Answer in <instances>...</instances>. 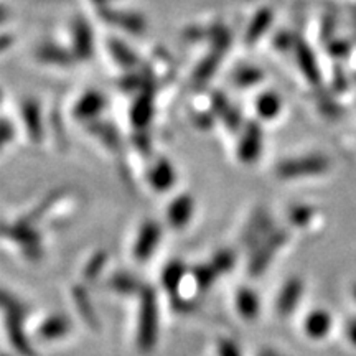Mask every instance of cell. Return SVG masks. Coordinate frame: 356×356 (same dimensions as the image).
I'll return each instance as SVG.
<instances>
[{
  "label": "cell",
  "instance_id": "cell-1",
  "mask_svg": "<svg viewBox=\"0 0 356 356\" xmlns=\"http://www.w3.org/2000/svg\"><path fill=\"white\" fill-rule=\"evenodd\" d=\"M157 300H155V292L150 287H144L140 291V310H139V333H137V341L144 351L154 348L157 341Z\"/></svg>",
  "mask_w": 356,
  "mask_h": 356
},
{
  "label": "cell",
  "instance_id": "cell-2",
  "mask_svg": "<svg viewBox=\"0 0 356 356\" xmlns=\"http://www.w3.org/2000/svg\"><path fill=\"white\" fill-rule=\"evenodd\" d=\"M0 238H6L20 246L29 259L37 261L42 257V238L33 225H26L24 221H17L15 225L0 222Z\"/></svg>",
  "mask_w": 356,
  "mask_h": 356
},
{
  "label": "cell",
  "instance_id": "cell-3",
  "mask_svg": "<svg viewBox=\"0 0 356 356\" xmlns=\"http://www.w3.org/2000/svg\"><path fill=\"white\" fill-rule=\"evenodd\" d=\"M330 167L327 157L323 155H309L304 159H291L280 162L275 173L280 178H302V177H312L325 173Z\"/></svg>",
  "mask_w": 356,
  "mask_h": 356
},
{
  "label": "cell",
  "instance_id": "cell-4",
  "mask_svg": "<svg viewBox=\"0 0 356 356\" xmlns=\"http://www.w3.org/2000/svg\"><path fill=\"white\" fill-rule=\"evenodd\" d=\"M287 241V233L284 229H274L273 234H269L262 241L259 246L256 248L254 254H252L251 261H249V273L252 275H261L270 264L275 252L284 246Z\"/></svg>",
  "mask_w": 356,
  "mask_h": 356
},
{
  "label": "cell",
  "instance_id": "cell-5",
  "mask_svg": "<svg viewBox=\"0 0 356 356\" xmlns=\"http://www.w3.org/2000/svg\"><path fill=\"white\" fill-rule=\"evenodd\" d=\"M262 150V131L256 122H249L244 129L241 142H239V159L246 163H252L259 159Z\"/></svg>",
  "mask_w": 356,
  "mask_h": 356
},
{
  "label": "cell",
  "instance_id": "cell-6",
  "mask_svg": "<svg viewBox=\"0 0 356 356\" xmlns=\"http://www.w3.org/2000/svg\"><path fill=\"white\" fill-rule=\"evenodd\" d=\"M160 234H162V229L155 221H147L142 225L136 248H134V256L137 261H145L154 254L160 241Z\"/></svg>",
  "mask_w": 356,
  "mask_h": 356
},
{
  "label": "cell",
  "instance_id": "cell-7",
  "mask_svg": "<svg viewBox=\"0 0 356 356\" xmlns=\"http://www.w3.org/2000/svg\"><path fill=\"white\" fill-rule=\"evenodd\" d=\"M273 220L266 211L257 210L244 231V244L249 248H257L269 234H273Z\"/></svg>",
  "mask_w": 356,
  "mask_h": 356
},
{
  "label": "cell",
  "instance_id": "cell-8",
  "mask_svg": "<svg viewBox=\"0 0 356 356\" xmlns=\"http://www.w3.org/2000/svg\"><path fill=\"white\" fill-rule=\"evenodd\" d=\"M101 17L109 24L121 26L129 33H142L145 30V20L139 13L113 10V8H101Z\"/></svg>",
  "mask_w": 356,
  "mask_h": 356
},
{
  "label": "cell",
  "instance_id": "cell-9",
  "mask_svg": "<svg viewBox=\"0 0 356 356\" xmlns=\"http://www.w3.org/2000/svg\"><path fill=\"white\" fill-rule=\"evenodd\" d=\"M302 292H304V282L299 277L289 279L286 284H284L282 291H280L277 297V304H275V309H277L279 315L282 317H287L291 315L296 307L299 305V300L302 297Z\"/></svg>",
  "mask_w": 356,
  "mask_h": 356
},
{
  "label": "cell",
  "instance_id": "cell-10",
  "mask_svg": "<svg viewBox=\"0 0 356 356\" xmlns=\"http://www.w3.org/2000/svg\"><path fill=\"white\" fill-rule=\"evenodd\" d=\"M154 115V86L145 88L131 108V121L136 127H147Z\"/></svg>",
  "mask_w": 356,
  "mask_h": 356
},
{
  "label": "cell",
  "instance_id": "cell-11",
  "mask_svg": "<svg viewBox=\"0 0 356 356\" xmlns=\"http://www.w3.org/2000/svg\"><path fill=\"white\" fill-rule=\"evenodd\" d=\"M73 47L74 56L79 60H88L91 58L92 50H95V42H92L91 26L86 20L76 19L73 25Z\"/></svg>",
  "mask_w": 356,
  "mask_h": 356
},
{
  "label": "cell",
  "instance_id": "cell-12",
  "mask_svg": "<svg viewBox=\"0 0 356 356\" xmlns=\"http://www.w3.org/2000/svg\"><path fill=\"white\" fill-rule=\"evenodd\" d=\"M22 121L25 124L26 132H29L30 139L38 142L43 137V121H42V109L40 104L33 99H26L22 104Z\"/></svg>",
  "mask_w": 356,
  "mask_h": 356
},
{
  "label": "cell",
  "instance_id": "cell-13",
  "mask_svg": "<svg viewBox=\"0 0 356 356\" xmlns=\"http://www.w3.org/2000/svg\"><path fill=\"white\" fill-rule=\"evenodd\" d=\"M147 177H149V181L150 185H152V188L157 191L170 190L177 180L175 168H173L172 163L165 159L157 160V162L150 167L149 175Z\"/></svg>",
  "mask_w": 356,
  "mask_h": 356
},
{
  "label": "cell",
  "instance_id": "cell-14",
  "mask_svg": "<svg viewBox=\"0 0 356 356\" xmlns=\"http://www.w3.org/2000/svg\"><path fill=\"white\" fill-rule=\"evenodd\" d=\"M193 208L195 203L190 195H180V197H177L170 203L167 211V220L170 222V226L178 229L186 226V222L190 221L191 215H193Z\"/></svg>",
  "mask_w": 356,
  "mask_h": 356
},
{
  "label": "cell",
  "instance_id": "cell-15",
  "mask_svg": "<svg viewBox=\"0 0 356 356\" xmlns=\"http://www.w3.org/2000/svg\"><path fill=\"white\" fill-rule=\"evenodd\" d=\"M293 50H296L297 63H299L302 73L305 74L310 83L317 84L320 81V71L314 53H312L310 48L307 47V43L302 42L300 38H297L296 42H293Z\"/></svg>",
  "mask_w": 356,
  "mask_h": 356
},
{
  "label": "cell",
  "instance_id": "cell-16",
  "mask_svg": "<svg viewBox=\"0 0 356 356\" xmlns=\"http://www.w3.org/2000/svg\"><path fill=\"white\" fill-rule=\"evenodd\" d=\"M104 97L97 91H89L78 101L74 115L79 121H96L97 114L104 109Z\"/></svg>",
  "mask_w": 356,
  "mask_h": 356
},
{
  "label": "cell",
  "instance_id": "cell-17",
  "mask_svg": "<svg viewBox=\"0 0 356 356\" xmlns=\"http://www.w3.org/2000/svg\"><path fill=\"white\" fill-rule=\"evenodd\" d=\"M37 56L43 63L58 65V66H70L74 61V53L66 51L65 48L58 47L53 43H44L38 48Z\"/></svg>",
  "mask_w": 356,
  "mask_h": 356
},
{
  "label": "cell",
  "instance_id": "cell-18",
  "mask_svg": "<svg viewBox=\"0 0 356 356\" xmlns=\"http://www.w3.org/2000/svg\"><path fill=\"white\" fill-rule=\"evenodd\" d=\"M332 330V315L325 310H314L305 320V332L312 338H323Z\"/></svg>",
  "mask_w": 356,
  "mask_h": 356
},
{
  "label": "cell",
  "instance_id": "cell-19",
  "mask_svg": "<svg viewBox=\"0 0 356 356\" xmlns=\"http://www.w3.org/2000/svg\"><path fill=\"white\" fill-rule=\"evenodd\" d=\"M73 299L74 304H76V309L84 322H86L89 327H99V318H97V314L95 307L91 304V299H89V293L84 287H74L73 289Z\"/></svg>",
  "mask_w": 356,
  "mask_h": 356
},
{
  "label": "cell",
  "instance_id": "cell-20",
  "mask_svg": "<svg viewBox=\"0 0 356 356\" xmlns=\"http://www.w3.org/2000/svg\"><path fill=\"white\" fill-rule=\"evenodd\" d=\"M213 111H215L216 115H220L222 121L226 122V126L233 129V131L241 126V114H239V111H236L233 106H231V102L226 99L225 96H213Z\"/></svg>",
  "mask_w": 356,
  "mask_h": 356
},
{
  "label": "cell",
  "instance_id": "cell-21",
  "mask_svg": "<svg viewBox=\"0 0 356 356\" xmlns=\"http://www.w3.org/2000/svg\"><path fill=\"white\" fill-rule=\"evenodd\" d=\"M71 330V322L63 315H55V317H50L44 320L42 327H40L38 335L43 338V340H56V338L65 337L66 333Z\"/></svg>",
  "mask_w": 356,
  "mask_h": 356
},
{
  "label": "cell",
  "instance_id": "cell-22",
  "mask_svg": "<svg viewBox=\"0 0 356 356\" xmlns=\"http://www.w3.org/2000/svg\"><path fill=\"white\" fill-rule=\"evenodd\" d=\"M270 24H273V12L269 8H262V10L256 13L251 24H249V29L246 32V42L256 43L269 30Z\"/></svg>",
  "mask_w": 356,
  "mask_h": 356
},
{
  "label": "cell",
  "instance_id": "cell-23",
  "mask_svg": "<svg viewBox=\"0 0 356 356\" xmlns=\"http://www.w3.org/2000/svg\"><path fill=\"white\" fill-rule=\"evenodd\" d=\"M236 305L244 318L252 320L259 314V299L251 289H241L236 296Z\"/></svg>",
  "mask_w": 356,
  "mask_h": 356
},
{
  "label": "cell",
  "instance_id": "cell-24",
  "mask_svg": "<svg viewBox=\"0 0 356 356\" xmlns=\"http://www.w3.org/2000/svg\"><path fill=\"white\" fill-rule=\"evenodd\" d=\"M256 109L257 114H259L262 119L270 121V119H274L275 115L280 113V109H282V101H280L279 95H275L273 91L264 92V95L257 97Z\"/></svg>",
  "mask_w": 356,
  "mask_h": 356
},
{
  "label": "cell",
  "instance_id": "cell-25",
  "mask_svg": "<svg viewBox=\"0 0 356 356\" xmlns=\"http://www.w3.org/2000/svg\"><path fill=\"white\" fill-rule=\"evenodd\" d=\"M221 58H222V53L213 50L210 55H208L202 61V63H200L197 71L193 73V83L198 84V86H203V84L216 73Z\"/></svg>",
  "mask_w": 356,
  "mask_h": 356
},
{
  "label": "cell",
  "instance_id": "cell-26",
  "mask_svg": "<svg viewBox=\"0 0 356 356\" xmlns=\"http://www.w3.org/2000/svg\"><path fill=\"white\" fill-rule=\"evenodd\" d=\"M184 277H185V266L181 264L180 261H173L165 267V269H163V274H162L163 287H165L172 296H177Z\"/></svg>",
  "mask_w": 356,
  "mask_h": 356
},
{
  "label": "cell",
  "instance_id": "cell-27",
  "mask_svg": "<svg viewBox=\"0 0 356 356\" xmlns=\"http://www.w3.org/2000/svg\"><path fill=\"white\" fill-rule=\"evenodd\" d=\"M89 131L95 134L96 137H99V139L104 142L106 145L111 147V149H118L119 144H121V139H119L118 131H115V129L108 122L92 121Z\"/></svg>",
  "mask_w": 356,
  "mask_h": 356
},
{
  "label": "cell",
  "instance_id": "cell-28",
  "mask_svg": "<svg viewBox=\"0 0 356 356\" xmlns=\"http://www.w3.org/2000/svg\"><path fill=\"white\" fill-rule=\"evenodd\" d=\"M109 48H111V53H113L114 60L118 61V63H121L122 66H126V68H134V66L137 65V61H139L137 60L136 53H134L126 43L119 42V40H113V42L109 43Z\"/></svg>",
  "mask_w": 356,
  "mask_h": 356
},
{
  "label": "cell",
  "instance_id": "cell-29",
  "mask_svg": "<svg viewBox=\"0 0 356 356\" xmlns=\"http://www.w3.org/2000/svg\"><path fill=\"white\" fill-rule=\"evenodd\" d=\"M109 284L119 293H137L144 289L139 280L129 274H115Z\"/></svg>",
  "mask_w": 356,
  "mask_h": 356
},
{
  "label": "cell",
  "instance_id": "cell-30",
  "mask_svg": "<svg viewBox=\"0 0 356 356\" xmlns=\"http://www.w3.org/2000/svg\"><path fill=\"white\" fill-rule=\"evenodd\" d=\"M262 76H264V73L259 68H256V66H244V68H239L233 74V79L238 86L248 88L261 83Z\"/></svg>",
  "mask_w": 356,
  "mask_h": 356
},
{
  "label": "cell",
  "instance_id": "cell-31",
  "mask_svg": "<svg viewBox=\"0 0 356 356\" xmlns=\"http://www.w3.org/2000/svg\"><path fill=\"white\" fill-rule=\"evenodd\" d=\"M218 275L220 274H218V270L211 266V262L210 264H202L193 269V277H195V280H197L198 287L202 289V291L210 289L213 284H215Z\"/></svg>",
  "mask_w": 356,
  "mask_h": 356
},
{
  "label": "cell",
  "instance_id": "cell-32",
  "mask_svg": "<svg viewBox=\"0 0 356 356\" xmlns=\"http://www.w3.org/2000/svg\"><path fill=\"white\" fill-rule=\"evenodd\" d=\"M61 193H63V191H61V190L53 191V193L48 195L47 200H44V202H43L42 204H40V207H37L32 213H29V215L22 218L20 221L26 222V225H35V222H37V221L40 220V218H42V216L44 215V213H47L48 210H50V208L53 207V204H55V203L58 202V200H60Z\"/></svg>",
  "mask_w": 356,
  "mask_h": 356
},
{
  "label": "cell",
  "instance_id": "cell-33",
  "mask_svg": "<svg viewBox=\"0 0 356 356\" xmlns=\"http://www.w3.org/2000/svg\"><path fill=\"white\" fill-rule=\"evenodd\" d=\"M314 216V208L307 207V204H296L289 211V220L296 226H307Z\"/></svg>",
  "mask_w": 356,
  "mask_h": 356
},
{
  "label": "cell",
  "instance_id": "cell-34",
  "mask_svg": "<svg viewBox=\"0 0 356 356\" xmlns=\"http://www.w3.org/2000/svg\"><path fill=\"white\" fill-rule=\"evenodd\" d=\"M106 262H108V254H106L104 251L96 252V254L92 256V259L88 262L86 269H84V277L88 280H95L97 275L101 274V270L104 269Z\"/></svg>",
  "mask_w": 356,
  "mask_h": 356
},
{
  "label": "cell",
  "instance_id": "cell-35",
  "mask_svg": "<svg viewBox=\"0 0 356 356\" xmlns=\"http://www.w3.org/2000/svg\"><path fill=\"white\" fill-rule=\"evenodd\" d=\"M234 261H236V257H234L233 252H231L229 249H222V251L216 252V254L213 256L211 266L218 270V274L228 273V270L233 269Z\"/></svg>",
  "mask_w": 356,
  "mask_h": 356
},
{
  "label": "cell",
  "instance_id": "cell-36",
  "mask_svg": "<svg viewBox=\"0 0 356 356\" xmlns=\"http://www.w3.org/2000/svg\"><path fill=\"white\" fill-rule=\"evenodd\" d=\"M0 310H3L6 314H10V312H19V310H25V309H24V305H22L20 302L15 299V297L0 289Z\"/></svg>",
  "mask_w": 356,
  "mask_h": 356
},
{
  "label": "cell",
  "instance_id": "cell-37",
  "mask_svg": "<svg viewBox=\"0 0 356 356\" xmlns=\"http://www.w3.org/2000/svg\"><path fill=\"white\" fill-rule=\"evenodd\" d=\"M13 136H15L13 124L8 119H0V152L13 139Z\"/></svg>",
  "mask_w": 356,
  "mask_h": 356
},
{
  "label": "cell",
  "instance_id": "cell-38",
  "mask_svg": "<svg viewBox=\"0 0 356 356\" xmlns=\"http://www.w3.org/2000/svg\"><path fill=\"white\" fill-rule=\"evenodd\" d=\"M220 356H241L238 345L231 340H221L220 341Z\"/></svg>",
  "mask_w": 356,
  "mask_h": 356
},
{
  "label": "cell",
  "instance_id": "cell-39",
  "mask_svg": "<svg viewBox=\"0 0 356 356\" xmlns=\"http://www.w3.org/2000/svg\"><path fill=\"white\" fill-rule=\"evenodd\" d=\"M328 50L333 56H346L350 51V44L346 42H341V40H337V42H332Z\"/></svg>",
  "mask_w": 356,
  "mask_h": 356
},
{
  "label": "cell",
  "instance_id": "cell-40",
  "mask_svg": "<svg viewBox=\"0 0 356 356\" xmlns=\"http://www.w3.org/2000/svg\"><path fill=\"white\" fill-rule=\"evenodd\" d=\"M172 305H173V309H175L177 312H180V314H185V312H191L195 309L193 302L181 299V297H178V296H173Z\"/></svg>",
  "mask_w": 356,
  "mask_h": 356
},
{
  "label": "cell",
  "instance_id": "cell-41",
  "mask_svg": "<svg viewBox=\"0 0 356 356\" xmlns=\"http://www.w3.org/2000/svg\"><path fill=\"white\" fill-rule=\"evenodd\" d=\"M346 337L351 341V345L356 346V318H351L348 323H346Z\"/></svg>",
  "mask_w": 356,
  "mask_h": 356
},
{
  "label": "cell",
  "instance_id": "cell-42",
  "mask_svg": "<svg viewBox=\"0 0 356 356\" xmlns=\"http://www.w3.org/2000/svg\"><path fill=\"white\" fill-rule=\"evenodd\" d=\"M12 42H13V40H12L10 35H0V53L8 50Z\"/></svg>",
  "mask_w": 356,
  "mask_h": 356
},
{
  "label": "cell",
  "instance_id": "cell-43",
  "mask_svg": "<svg viewBox=\"0 0 356 356\" xmlns=\"http://www.w3.org/2000/svg\"><path fill=\"white\" fill-rule=\"evenodd\" d=\"M8 19V10L3 6H0V24H3Z\"/></svg>",
  "mask_w": 356,
  "mask_h": 356
},
{
  "label": "cell",
  "instance_id": "cell-44",
  "mask_svg": "<svg viewBox=\"0 0 356 356\" xmlns=\"http://www.w3.org/2000/svg\"><path fill=\"white\" fill-rule=\"evenodd\" d=\"M259 356H282V355L277 353V351H274V350H262Z\"/></svg>",
  "mask_w": 356,
  "mask_h": 356
},
{
  "label": "cell",
  "instance_id": "cell-45",
  "mask_svg": "<svg viewBox=\"0 0 356 356\" xmlns=\"http://www.w3.org/2000/svg\"><path fill=\"white\" fill-rule=\"evenodd\" d=\"M353 297H355V299H356V284H355V286H353Z\"/></svg>",
  "mask_w": 356,
  "mask_h": 356
},
{
  "label": "cell",
  "instance_id": "cell-46",
  "mask_svg": "<svg viewBox=\"0 0 356 356\" xmlns=\"http://www.w3.org/2000/svg\"><path fill=\"white\" fill-rule=\"evenodd\" d=\"M96 2L97 3H106V2H108V0H96Z\"/></svg>",
  "mask_w": 356,
  "mask_h": 356
},
{
  "label": "cell",
  "instance_id": "cell-47",
  "mask_svg": "<svg viewBox=\"0 0 356 356\" xmlns=\"http://www.w3.org/2000/svg\"><path fill=\"white\" fill-rule=\"evenodd\" d=\"M0 102H2V91H0Z\"/></svg>",
  "mask_w": 356,
  "mask_h": 356
},
{
  "label": "cell",
  "instance_id": "cell-48",
  "mask_svg": "<svg viewBox=\"0 0 356 356\" xmlns=\"http://www.w3.org/2000/svg\"><path fill=\"white\" fill-rule=\"evenodd\" d=\"M2 356H6V355H2Z\"/></svg>",
  "mask_w": 356,
  "mask_h": 356
}]
</instances>
